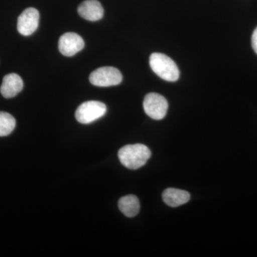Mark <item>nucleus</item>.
Returning a JSON list of instances; mask_svg holds the SVG:
<instances>
[{
  "mask_svg": "<svg viewBox=\"0 0 257 257\" xmlns=\"http://www.w3.org/2000/svg\"><path fill=\"white\" fill-rule=\"evenodd\" d=\"M151 155L150 149L142 144L126 145L118 152L120 162L130 170H138L143 167Z\"/></svg>",
  "mask_w": 257,
  "mask_h": 257,
  "instance_id": "nucleus-1",
  "label": "nucleus"
},
{
  "mask_svg": "<svg viewBox=\"0 0 257 257\" xmlns=\"http://www.w3.org/2000/svg\"><path fill=\"white\" fill-rule=\"evenodd\" d=\"M150 67L160 78L167 82L178 80L180 72L178 67L170 57L162 53H153L150 56Z\"/></svg>",
  "mask_w": 257,
  "mask_h": 257,
  "instance_id": "nucleus-2",
  "label": "nucleus"
},
{
  "mask_svg": "<svg viewBox=\"0 0 257 257\" xmlns=\"http://www.w3.org/2000/svg\"><path fill=\"white\" fill-rule=\"evenodd\" d=\"M106 112L104 103L98 101H88L79 106L75 112V117L81 124H90L102 117Z\"/></svg>",
  "mask_w": 257,
  "mask_h": 257,
  "instance_id": "nucleus-3",
  "label": "nucleus"
},
{
  "mask_svg": "<svg viewBox=\"0 0 257 257\" xmlns=\"http://www.w3.org/2000/svg\"><path fill=\"white\" fill-rule=\"evenodd\" d=\"M89 81L96 87H111L119 84L122 81V75L115 67H103L93 71L89 76Z\"/></svg>",
  "mask_w": 257,
  "mask_h": 257,
  "instance_id": "nucleus-4",
  "label": "nucleus"
},
{
  "mask_svg": "<svg viewBox=\"0 0 257 257\" xmlns=\"http://www.w3.org/2000/svg\"><path fill=\"white\" fill-rule=\"evenodd\" d=\"M144 109L152 119L160 120L165 117L168 109V102L163 96L157 93H150L144 99Z\"/></svg>",
  "mask_w": 257,
  "mask_h": 257,
  "instance_id": "nucleus-5",
  "label": "nucleus"
},
{
  "mask_svg": "<svg viewBox=\"0 0 257 257\" xmlns=\"http://www.w3.org/2000/svg\"><path fill=\"white\" fill-rule=\"evenodd\" d=\"M40 13L38 10L33 8H29L25 10L18 20V30L23 36L32 35L39 27Z\"/></svg>",
  "mask_w": 257,
  "mask_h": 257,
  "instance_id": "nucleus-6",
  "label": "nucleus"
},
{
  "mask_svg": "<svg viewBox=\"0 0 257 257\" xmlns=\"http://www.w3.org/2000/svg\"><path fill=\"white\" fill-rule=\"evenodd\" d=\"M58 46L62 55L66 57H72L84 48V42L77 34L67 32L61 36Z\"/></svg>",
  "mask_w": 257,
  "mask_h": 257,
  "instance_id": "nucleus-7",
  "label": "nucleus"
},
{
  "mask_svg": "<svg viewBox=\"0 0 257 257\" xmlns=\"http://www.w3.org/2000/svg\"><path fill=\"white\" fill-rule=\"evenodd\" d=\"M23 81L18 74H7L3 78V84L0 87L2 95L7 99L18 95L23 89Z\"/></svg>",
  "mask_w": 257,
  "mask_h": 257,
  "instance_id": "nucleus-8",
  "label": "nucleus"
},
{
  "mask_svg": "<svg viewBox=\"0 0 257 257\" xmlns=\"http://www.w3.org/2000/svg\"><path fill=\"white\" fill-rule=\"evenodd\" d=\"M78 14L83 19L95 22L104 16V9L97 0H86L79 5Z\"/></svg>",
  "mask_w": 257,
  "mask_h": 257,
  "instance_id": "nucleus-9",
  "label": "nucleus"
},
{
  "mask_svg": "<svg viewBox=\"0 0 257 257\" xmlns=\"http://www.w3.org/2000/svg\"><path fill=\"white\" fill-rule=\"evenodd\" d=\"M162 199L167 205L177 207L188 202L190 194L187 191L175 188H168L164 191Z\"/></svg>",
  "mask_w": 257,
  "mask_h": 257,
  "instance_id": "nucleus-10",
  "label": "nucleus"
},
{
  "mask_svg": "<svg viewBox=\"0 0 257 257\" xmlns=\"http://www.w3.org/2000/svg\"><path fill=\"white\" fill-rule=\"evenodd\" d=\"M119 210L127 217H134L138 214L140 209V200L135 195L121 197L118 203Z\"/></svg>",
  "mask_w": 257,
  "mask_h": 257,
  "instance_id": "nucleus-11",
  "label": "nucleus"
},
{
  "mask_svg": "<svg viewBox=\"0 0 257 257\" xmlns=\"http://www.w3.org/2000/svg\"><path fill=\"white\" fill-rule=\"evenodd\" d=\"M16 126V120L13 115L0 111V137L8 136Z\"/></svg>",
  "mask_w": 257,
  "mask_h": 257,
  "instance_id": "nucleus-12",
  "label": "nucleus"
},
{
  "mask_svg": "<svg viewBox=\"0 0 257 257\" xmlns=\"http://www.w3.org/2000/svg\"><path fill=\"white\" fill-rule=\"evenodd\" d=\"M251 45H252L253 50L257 54V28L255 29L251 37Z\"/></svg>",
  "mask_w": 257,
  "mask_h": 257,
  "instance_id": "nucleus-13",
  "label": "nucleus"
}]
</instances>
